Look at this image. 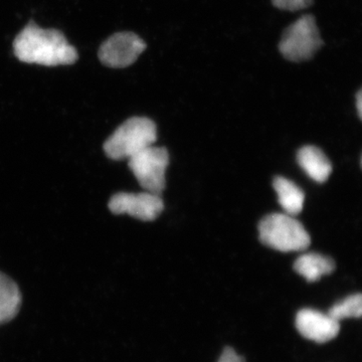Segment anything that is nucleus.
Returning <instances> with one entry per match:
<instances>
[{"label":"nucleus","instance_id":"obj_1","mask_svg":"<svg viewBox=\"0 0 362 362\" xmlns=\"http://www.w3.org/2000/svg\"><path fill=\"white\" fill-rule=\"evenodd\" d=\"M16 58L26 64L45 66L73 65L78 61L77 49L69 44L63 33L40 28L30 23L13 42Z\"/></svg>","mask_w":362,"mask_h":362},{"label":"nucleus","instance_id":"obj_2","mask_svg":"<svg viewBox=\"0 0 362 362\" xmlns=\"http://www.w3.org/2000/svg\"><path fill=\"white\" fill-rule=\"evenodd\" d=\"M157 140V128L146 117H132L119 126L104 143V151L112 160L129 159L152 146Z\"/></svg>","mask_w":362,"mask_h":362},{"label":"nucleus","instance_id":"obj_3","mask_svg":"<svg viewBox=\"0 0 362 362\" xmlns=\"http://www.w3.org/2000/svg\"><path fill=\"white\" fill-rule=\"evenodd\" d=\"M259 240L265 246L280 252H300L308 249L310 235L303 225L287 214H272L259 225Z\"/></svg>","mask_w":362,"mask_h":362},{"label":"nucleus","instance_id":"obj_4","mask_svg":"<svg viewBox=\"0 0 362 362\" xmlns=\"http://www.w3.org/2000/svg\"><path fill=\"white\" fill-rule=\"evenodd\" d=\"M322 45L315 18L308 14L286 28L279 42V51L288 61L300 63L313 58Z\"/></svg>","mask_w":362,"mask_h":362},{"label":"nucleus","instance_id":"obj_5","mask_svg":"<svg viewBox=\"0 0 362 362\" xmlns=\"http://www.w3.org/2000/svg\"><path fill=\"white\" fill-rule=\"evenodd\" d=\"M168 163V150L153 145L128 159L130 170L145 192L159 195L165 189Z\"/></svg>","mask_w":362,"mask_h":362},{"label":"nucleus","instance_id":"obj_6","mask_svg":"<svg viewBox=\"0 0 362 362\" xmlns=\"http://www.w3.org/2000/svg\"><path fill=\"white\" fill-rule=\"evenodd\" d=\"M145 49L146 45L136 33H117L105 40L98 56L104 66L123 69L133 65Z\"/></svg>","mask_w":362,"mask_h":362},{"label":"nucleus","instance_id":"obj_7","mask_svg":"<svg viewBox=\"0 0 362 362\" xmlns=\"http://www.w3.org/2000/svg\"><path fill=\"white\" fill-rule=\"evenodd\" d=\"M108 207L114 214H126L137 220L151 221L162 213L164 204L160 195L148 192H118L111 197Z\"/></svg>","mask_w":362,"mask_h":362},{"label":"nucleus","instance_id":"obj_8","mask_svg":"<svg viewBox=\"0 0 362 362\" xmlns=\"http://www.w3.org/2000/svg\"><path fill=\"white\" fill-rule=\"evenodd\" d=\"M296 327L302 337L317 343H325L334 339L339 333V321L329 314L321 313L314 309H303L298 312Z\"/></svg>","mask_w":362,"mask_h":362},{"label":"nucleus","instance_id":"obj_9","mask_svg":"<svg viewBox=\"0 0 362 362\" xmlns=\"http://www.w3.org/2000/svg\"><path fill=\"white\" fill-rule=\"evenodd\" d=\"M297 160L301 168L312 180L323 183L329 178L332 165L329 159L315 146H304L297 154Z\"/></svg>","mask_w":362,"mask_h":362},{"label":"nucleus","instance_id":"obj_10","mask_svg":"<svg viewBox=\"0 0 362 362\" xmlns=\"http://www.w3.org/2000/svg\"><path fill=\"white\" fill-rule=\"evenodd\" d=\"M23 296L18 284L0 272V325L9 322L18 315Z\"/></svg>","mask_w":362,"mask_h":362},{"label":"nucleus","instance_id":"obj_11","mask_svg":"<svg viewBox=\"0 0 362 362\" xmlns=\"http://www.w3.org/2000/svg\"><path fill=\"white\" fill-rule=\"evenodd\" d=\"M294 270L308 282H316L335 270L332 259L316 252H307L295 261Z\"/></svg>","mask_w":362,"mask_h":362},{"label":"nucleus","instance_id":"obj_12","mask_svg":"<svg viewBox=\"0 0 362 362\" xmlns=\"http://www.w3.org/2000/svg\"><path fill=\"white\" fill-rule=\"evenodd\" d=\"M274 189L278 195V201L285 214L296 216L303 209L305 194L303 190L293 181L278 176L273 181Z\"/></svg>","mask_w":362,"mask_h":362},{"label":"nucleus","instance_id":"obj_13","mask_svg":"<svg viewBox=\"0 0 362 362\" xmlns=\"http://www.w3.org/2000/svg\"><path fill=\"white\" fill-rule=\"evenodd\" d=\"M329 315L335 320L362 317V294H354L338 302L329 310Z\"/></svg>","mask_w":362,"mask_h":362},{"label":"nucleus","instance_id":"obj_14","mask_svg":"<svg viewBox=\"0 0 362 362\" xmlns=\"http://www.w3.org/2000/svg\"><path fill=\"white\" fill-rule=\"evenodd\" d=\"M313 0H272V4L282 11H297L310 6Z\"/></svg>","mask_w":362,"mask_h":362},{"label":"nucleus","instance_id":"obj_15","mask_svg":"<svg viewBox=\"0 0 362 362\" xmlns=\"http://www.w3.org/2000/svg\"><path fill=\"white\" fill-rule=\"evenodd\" d=\"M218 362H246L243 357L238 356L237 352L233 349H226L220 357Z\"/></svg>","mask_w":362,"mask_h":362},{"label":"nucleus","instance_id":"obj_16","mask_svg":"<svg viewBox=\"0 0 362 362\" xmlns=\"http://www.w3.org/2000/svg\"><path fill=\"white\" fill-rule=\"evenodd\" d=\"M356 108L362 120V89L356 95Z\"/></svg>","mask_w":362,"mask_h":362},{"label":"nucleus","instance_id":"obj_17","mask_svg":"<svg viewBox=\"0 0 362 362\" xmlns=\"http://www.w3.org/2000/svg\"><path fill=\"white\" fill-rule=\"evenodd\" d=\"M361 165H362V159H361Z\"/></svg>","mask_w":362,"mask_h":362}]
</instances>
